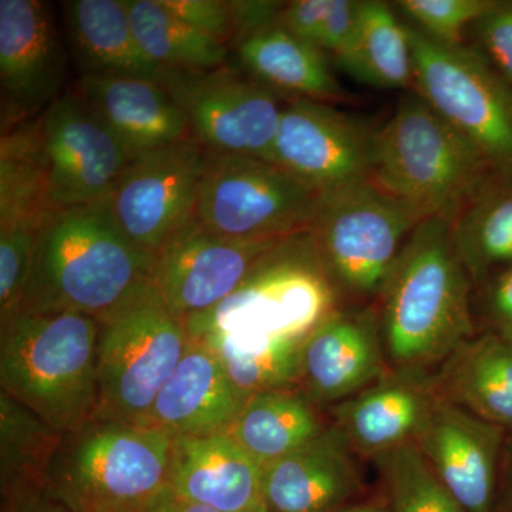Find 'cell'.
<instances>
[{
    "label": "cell",
    "mask_w": 512,
    "mask_h": 512,
    "mask_svg": "<svg viewBox=\"0 0 512 512\" xmlns=\"http://www.w3.org/2000/svg\"><path fill=\"white\" fill-rule=\"evenodd\" d=\"M473 291L450 222H421L373 302L389 370L434 375L478 332Z\"/></svg>",
    "instance_id": "1"
},
{
    "label": "cell",
    "mask_w": 512,
    "mask_h": 512,
    "mask_svg": "<svg viewBox=\"0 0 512 512\" xmlns=\"http://www.w3.org/2000/svg\"><path fill=\"white\" fill-rule=\"evenodd\" d=\"M153 259L123 234L109 201L52 211L18 312H77L99 320L151 281Z\"/></svg>",
    "instance_id": "2"
},
{
    "label": "cell",
    "mask_w": 512,
    "mask_h": 512,
    "mask_svg": "<svg viewBox=\"0 0 512 512\" xmlns=\"http://www.w3.org/2000/svg\"><path fill=\"white\" fill-rule=\"evenodd\" d=\"M99 320L18 312L0 322V387L63 436L99 414Z\"/></svg>",
    "instance_id": "3"
},
{
    "label": "cell",
    "mask_w": 512,
    "mask_h": 512,
    "mask_svg": "<svg viewBox=\"0 0 512 512\" xmlns=\"http://www.w3.org/2000/svg\"><path fill=\"white\" fill-rule=\"evenodd\" d=\"M372 180L427 218L451 222L500 180L487 161L416 92L376 131Z\"/></svg>",
    "instance_id": "4"
},
{
    "label": "cell",
    "mask_w": 512,
    "mask_h": 512,
    "mask_svg": "<svg viewBox=\"0 0 512 512\" xmlns=\"http://www.w3.org/2000/svg\"><path fill=\"white\" fill-rule=\"evenodd\" d=\"M171 446L153 427L94 420L64 436L45 491L70 512H144L168 485Z\"/></svg>",
    "instance_id": "5"
},
{
    "label": "cell",
    "mask_w": 512,
    "mask_h": 512,
    "mask_svg": "<svg viewBox=\"0 0 512 512\" xmlns=\"http://www.w3.org/2000/svg\"><path fill=\"white\" fill-rule=\"evenodd\" d=\"M339 308L338 292L306 231L279 242L237 291L184 326L191 338L235 332L305 340Z\"/></svg>",
    "instance_id": "6"
},
{
    "label": "cell",
    "mask_w": 512,
    "mask_h": 512,
    "mask_svg": "<svg viewBox=\"0 0 512 512\" xmlns=\"http://www.w3.org/2000/svg\"><path fill=\"white\" fill-rule=\"evenodd\" d=\"M190 340L151 281L99 319L96 420L143 426Z\"/></svg>",
    "instance_id": "7"
},
{
    "label": "cell",
    "mask_w": 512,
    "mask_h": 512,
    "mask_svg": "<svg viewBox=\"0 0 512 512\" xmlns=\"http://www.w3.org/2000/svg\"><path fill=\"white\" fill-rule=\"evenodd\" d=\"M423 212L370 178L323 195L309 235L340 301L375 302Z\"/></svg>",
    "instance_id": "8"
},
{
    "label": "cell",
    "mask_w": 512,
    "mask_h": 512,
    "mask_svg": "<svg viewBox=\"0 0 512 512\" xmlns=\"http://www.w3.org/2000/svg\"><path fill=\"white\" fill-rule=\"evenodd\" d=\"M410 29L414 92L487 161L512 180V90L480 50L444 46Z\"/></svg>",
    "instance_id": "9"
},
{
    "label": "cell",
    "mask_w": 512,
    "mask_h": 512,
    "mask_svg": "<svg viewBox=\"0 0 512 512\" xmlns=\"http://www.w3.org/2000/svg\"><path fill=\"white\" fill-rule=\"evenodd\" d=\"M323 195L264 158L208 154L195 220L237 239L309 231Z\"/></svg>",
    "instance_id": "10"
},
{
    "label": "cell",
    "mask_w": 512,
    "mask_h": 512,
    "mask_svg": "<svg viewBox=\"0 0 512 512\" xmlns=\"http://www.w3.org/2000/svg\"><path fill=\"white\" fill-rule=\"evenodd\" d=\"M163 86L183 109L191 136L208 154L271 161L284 104L239 67L170 70Z\"/></svg>",
    "instance_id": "11"
},
{
    "label": "cell",
    "mask_w": 512,
    "mask_h": 512,
    "mask_svg": "<svg viewBox=\"0 0 512 512\" xmlns=\"http://www.w3.org/2000/svg\"><path fill=\"white\" fill-rule=\"evenodd\" d=\"M207 156L191 137L128 163L107 201L131 244L154 256L194 220Z\"/></svg>",
    "instance_id": "12"
},
{
    "label": "cell",
    "mask_w": 512,
    "mask_h": 512,
    "mask_svg": "<svg viewBox=\"0 0 512 512\" xmlns=\"http://www.w3.org/2000/svg\"><path fill=\"white\" fill-rule=\"evenodd\" d=\"M46 191L52 211L109 200L131 156L74 92L39 117Z\"/></svg>",
    "instance_id": "13"
},
{
    "label": "cell",
    "mask_w": 512,
    "mask_h": 512,
    "mask_svg": "<svg viewBox=\"0 0 512 512\" xmlns=\"http://www.w3.org/2000/svg\"><path fill=\"white\" fill-rule=\"evenodd\" d=\"M284 239L222 237L194 218L154 254L151 284L168 309L187 322L237 291Z\"/></svg>",
    "instance_id": "14"
},
{
    "label": "cell",
    "mask_w": 512,
    "mask_h": 512,
    "mask_svg": "<svg viewBox=\"0 0 512 512\" xmlns=\"http://www.w3.org/2000/svg\"><path fill=\"white\" fill-rule=\"evenodd\" d=\"M376 131L322 101L284 104L271 161L322 195L372 178Z\"/></svg>",
    "instance_id": "15"
},
{
    "label": "cell",
    "mask_w": 512,
    "mask_h": 512,
    "mask_svg": "<svg viewBox=\"0 0 512 512\" xmlns=\"http://www.w3.org/2000/svg\"><path fill=\"white\" fill-rule=\"evenodd\" d=\"M66 57L50 6L0 0L2 130L18 127L62 96Z\"/></svg>",
    "instance_id": "16"
},
{
    "label": "cell",
    "mask_w": 512,
    "mask_h": 512,
    "mask_svg": "<svg viewBox=\"0 0 512 512\" xmlns=\"http://www.w3.org/2000/svg\"><path fill=\"white\" fill-rule=\"evenodd\" d=\"M508 433L439 399L414 446L467 512H493Z\"/></svg>",
    "instance_id": "17"
},
{
    "label": "cell",
    "mask_w": 512,
    "mask_h": 512,
    "mask_svg": "<svg viewBox=\"0 0 512 512\" xmlns=\"http://www.w3.org/2000/svg\"><path fill=\"white\" fill-rule=\"evenodd\" d=\"M390 372L375 303L339 308L305 339L298 389L336 406Z\"/></svg>",
    "instance_id": "18"
},
{
    "label": "cell",
    "mask_w": 512,
    "mask_h": 512,
    "mask_svg": "<svg viewBox=\"0 0 512 512\" xmlns=\"http://www.w3.org/2000/svg\"><path fill=\"white\" fill-rule=\"evenodd\" d=\"M359 456L332 424L288 456L264 466L262 503L271 512H338L362 501Z\"/></svg>",
    "instance_id": "19"
},
{
    "label": "cell",
    "mask_w": 512,
    "mask_h": 512,
    "mask_svg": "<svg viewBox=\"0 0 512 512\" xmlns=\"http://www.w3.org/2000/svg\"><path fill=\"white\" fill-rule=\"evenodd\" d=\"M433 375L387 372L345 402L330 407L336 427L359 457L414 444L439 402Z\"/></svg>",
    "instance_id": "20"
},
{
    "label": "cell",
    "mask_w": 512,
    "mask_h": 512,
    "mask_svg": "<svg viewBox=\"0 0 512 512\" xmlns=\"http://www.w3.org/2000/svg\"><path fill=\"white\" fill-rule=\"evenodd\" d=\"M73 92L119 138L131 160L192 137L183 109L161 83L87 74Z\"/></svg>",
    "instance_id": "21"
},
{
    "label": "cell",
    "mask_w": 512,
    "mask_h": 512,
    "mask_svg": "<svg viewBox=\"0 0 512 512\" xmlns=\"http://www.w3.org/2000/svg\"><path fill=\"white\" fill-rule=\"evenodd\" d=\"M247 399L218 357L201 340L191 338L143 426L171 437L224 433L231 430Z\"/></svg>",
    "instance_id": "22"
},
{
    "label": "cell",
    "mask_w": 512,
    "mask_h": 512,
    "mask_svg": "<svg viewBox=\"0 0 512 512\" xmlns=\"http://www.w3.org/2000/svg\"><path fill=\"white\" fill-rule=\"evenodd\" d=\"M259 464L229 431L175 436L168 487L175 494L218 512H247L262 501Z\"/></svg>",
    "instance_id": "23"
},
{
    "label": "cell",
    "mask_w": 512,
    "mask_h": 512,
    "mask_svg": "<svg viewBox=\"0 0 512 512\" xmlns=\"http://www.w3.org/2000/svg\"><path fill=\"white\" fill-rule=\"evenodd\" d=\"M67 42L82 76L130 77L164 83L170 70L158 66L138 43L124 0L63 3Z\"/></svg>",
    "instance_id": "24"
},
{
    "label": "cell",
    "mask_w": 512,
    "mask_h": 512,
    "mask_svg": "<svg viewBox=\"0 0 512 512\" xmlns=\"http://www.w3.org/2000/svg\"><path fill=\"white\" fill-rule=\"evenodd\" d=\"M448 403L512 434V340L477 332L433 375Z\"/></svg>",
    "instance_id": "25"
},
{
    "label": "cell",
    "mask_w": 512,
    "mask_h": 512,
    "mask_svg": "<svg viewBox=\"0 0 512 512\" xmlns=\"http://www.w3.org/2000/svg\"><path fill=\"white\" fill-rule=\"evenodd\" d=\"M234 53L239 69L275 93L322 103L343 99L322 50L292 36L279 23L242 40Z\"/></svg>",
    "instance_id": "26"
},
{
    "label": "cell",
    "mask_w": 512,
    "mask_h": 512,
    "mask_svg": "<svg viewBox=\"0 0 512 512\" xmlns=\"http://www.w3.org/2000/svg\"><path fill=\"white\" fill-rule=\"evenodd\" d=\"M298 387L252 394L232 424L231 436L262 466L320 436L329 421Z\"/></svg>",
    "instance_id": "27"
},
{
    "label": "cell",
    "mask_w": 512,
    "mask_h": 512,
    "mask_svg": "<svg viewBox=\"0 0 512 512\" xmlns=\"http://www.w3.org/2000/svg\"><path fill=\"white\" fill-rule=\"evenodd\" d=\"M335 59L357 82L384 90L414 86L410 29L386 3L362 2L355 33Z\"/></svg>",
    "instance_id": "28"
},
{
    "label": "cell",
    "mask_w": 512,
    "mask_h": 512,
    "mask_svg": "<svg viewBox=\"0 0 512 512\" xmlns=\"http://www.w3.org/2000/svg\"><path fill=\"white\" fill-rule=\"evenodd\" d=\"M451 239L474 286L512 265V180H498L450 222Z\"/></svg>",
    "instance_id": "29"
},
{
    "label": "cell",
    "mask_w": 512,
    "mask_h": 512,
    "mask_svg": "<svg viewBox=\"0 0 512 512\" xmlns=\"http://www.w3.org/2000/svg\"><path fill=\"white\" fill-rule=\"evenodd\" d=\"M194 339L218 357L231 382L248 397L298 387L305 340L235 332H212Z\"/></svg>",
    "instance_id": "30"
},
{
    "label": "cell",
    "mask_w": 512,
    "mask_h": 512,
    "mask_svg": "<svg viewBox=\"0 0 512 512\" xmlns=\"http://www.w3.org/2000/svg\"><path fill=\"white\" fill-rule=\"evenodd\" d=\"M141 49L165 70L204 72L228 64V45L191 28L160 0H124Z\"/></svg>",
    "instance_id": "31"
},
{
    "label": "cell",
    "mask_w": 512,
    "mask_h": 512,
    "mask_svg": "<svg viewBox=\"0 0 512 512\" xmlns=\"http://www.w3.org/2000/svg\"><path fill=\"white\" fill-rule=\"evenodd\" d=\"M64 436L0 393V477L3 498L45 490L47 473Z\"/></svg>",
    "instance_id": "32"
},
{
    "label": "cell",
    "mask_w": 512,
    "mask_h": 512,
    "mask_svg": "<svg viewBox=\"0 0 512 512\" xmlns=\"http://www.w3.org/2000/svg\"><path fill=\"white\" fill-rule=\"evenodd\" d=\"M389 512H467L437 480L414 444L373 458Z\"/></svg>",
    "instance_id": "33"
},
{
    "label": "cell",
    "mask_w": 512,
    "mask_h": 512,
    "mask_svg": "<svg viewBox=\"0 0 512 512\" xmlns=\"http://www.w3.org/2000/svg\"><path fill=\"white\" fill-rule=\"evenodd\" d=\"M47 217L0 224V322L15 315L23 301Z\"/></svg>",
    "instance_id": "34"
},
{
    "label": "cell",
    "mask_w": 512,
    "mask_h": 512,
    "mask_svg": "<svg viewBox=\"0 0 512 512\" xmlns=\"http://www.w3.org/2000/svg\"><path fill=\"white\" fill-rule=\"evenodd\" d=\"M397 8L423 35L444 46H463V33L483 18L493 0H400ZM416 26V28H417Z\"/></svg>",
    "instance_id": "35"
},
{
    "label": "cell",
    "mask_w": 512,
    "mask_h": 512,
    "mask_svg": "<svg viewBox=\"0 0 512 512\" xmlns=\"http://www.w3.org/2000/svg\"><path fill=\"white\" fill-rule=\"evenodd\" d=\"M473 28L480 52L512 90V3L495 2Z\"/></svg>",
    "instance_id": "36"
},
{
    "label": "cell",
    "mask_w": 512,
    "mask_h": 512,
    "mask_svg": "<svg viewBox=\"0 0 512 512\" xmlns=\"http://www.w3.org/2000/svg\"><path fill=\"white\" fill-rule=\"evenodd\" d=\"M160 3L191 28L229 46L232 12L231 3L227 0H160Z\"/></svg>",
    "instance_id": "37"
},
{
    "label": "cell",
    "mask_w": 512,
    "mask_h": 512,
    "mask_svg": "<svg viewBox=\"0 0 512 512\" xmlns=\"http://www.w3.org/2000/svg\"><path fill=\"white\" fill-rule=\"evenodd\" d=\"M478 332H493L512 340V265L480 286Z\"/></svg>",
    "instance_id": "38"
},
{
    "label": "cell",
    "mask_w": 512,
    "mask_h": 512,
    "mask_svg": "<svg viewBox=\"0 0 512 512\" xmlns=\"http://www.w3.org/2000/svg\"><path fill=\"white\" fill-rule=\"evenodd\" d=\"M232 39L229 49H235L247 37L259 30L278 23L284 9V2H266V0H231Z\"/></svg>",
    "instance_id": "39"
},
{
    "label": "cell",
    "mask_w": 512,
    "mask_h": 512,
    "mask_svg": "<svg viewBox=\"0 0 512 512\" xmlns=\"http://www.w3.org/2000/svg\"><path fill=\"white\" fill-rule=\"evenodd\" d=\"M330 0H295L285 3L278 23L302 42L318 47Z\"/></svg>",
    "instance_id": "40"
},
{
    "label": "cell",
    "mask_w": 512,
    "mask_h": 512,
    "mask_svg": "<svg viewBox=\"0 0 512 512\" xmlns=\"http://www.w3.org/2000/svg\"><path fill=\"white\" fill-rule=\"evenodd\" d=\"M362 2L330 0L319 37V49L339 55L352 39Z\"/></svg>",
    "instance_id": "41"
},
{
    "label": "cell",
    "mask_w": 512,
    "mask_h": 512,
    "mask_svg": "<svg viewBox=\"0 0 512 512\" xmlns=\"http://www.w3.org/2000/svg\"><path fill=\"white\" fill-rule=\"evenodd\" d=\"M3 512H70L45 490L28 491L3 498Z\"/></svg>",
    "instance_id": "42"
},
{
    "label": "cell",
    "mask_w": 512,
    "mask_h": 512,
    "mask_svg": "<svg viewBox=\"0 0 512 512\" xmlns=\"http://www.w3.org/2000/svg\"><path fill=\"white\" fill-rule=\"evenodd\" d=\"M493 512H512V434L505 444Z\"/></svg>",
    "instance_id": "43"
},
{
    "label": "cell",
    "mask_w": 512,
    "mask_h": 512,
    "mask_svg": "<svg viewBox=\"0 0 512 512\" xmlns=\"http://www.w3.org/2000/svg\"><path fill=\"white\" fill-rule=\"evenodd\" d=\"M144 512H218L205 505L192 503L175 494L170 487H165L160 494L148 504Z\"/></svg>",
    "instance_id": "44"
},
{
    "label": "cell",
    "mask_w": 512,
    "mask_h": 512,
    "mask_svg": "<svg viewBox=\"0 0 512 512\" xmlns=\"http://www.w3.org/2000/svg\"><path fill=\"white\" fill-rule=\"evenodd\" d=\"M338 512H389L383 497L369 498V500L357 501Z\"/></svg>",
    "instance_id": "45"
},
{
    "label": "cell",
    "mask_w": 512,
    "mask_h": 512,
    "mask_svg": "<svg viewBox=\"0 0 512 512\" xmlns=\"http://www.w3.org/2000/svg\"><path fill=\"white\" fill-rule=\"evenodd\" d=\"M247 512H271L266 508V505L264 503H258L254 505V507L251 508V510H248Z\"/></svg>",
    "instance_id": "46"
}]
</instances>
